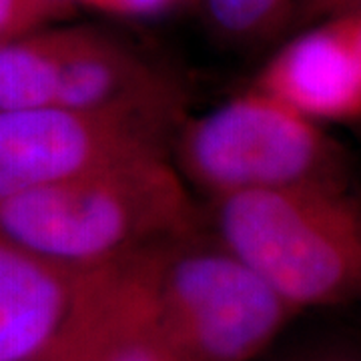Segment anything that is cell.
Listing matches in <instances>:
<instances>
[{"label":"cell","mask_w":361,"mask_h":361,"mask_svg":"<svg viewBox=\"0 0 361 361\" xmlns=\"http://www.w3.org/2000/svg\"><path fill=\"white\" fill-rule=\"evenodd\" d=\"M137 265L167 361H255L299 317L207 225Z\"/></svg>","instance_id":"3"},{"label":"cell","mask_w":361,"mask_h":361,"mask_svg":"<svg viewBox=\"0 0 361 361\" xmlns=\"http://www.w3.org/2000/svg\"><path fill=\"white\" fill-rule=\"evenodd\" d=\"M61 28L0 42V109L54 106Z\"/></svg>","instance_id":"10"},{"label":"cell","mask_w":361,"mask_h":361,"mask_svg":"<svg viewBox=\"0 0 361 361\" xmlns=\"http://www.w3.org/2000/svg\"><path fill=\"white\" fill-rule=\"evenodd\" d=\"M68 8L66 0H0V42L40 30Z\"/></svg>","instance_id":"14"},{"label":"cell","mask_w":361,"mask_h":361,"mask_svg":"<svg viewBox=\"0 0 361 361\" xmlns=\"http://www.w3.org/2000/svg\"><path fill=\"white\" fill-rule=\"evenodd\" d=\"M169 155L205 201L301 185H353L351 159L339 141L255 87L187 116Z\"/></svg>","instance_id":"4"},{"label":"cell","mask_w":361,"mask_h":361,"mask_svg":"<svg viewBox=\"0 0 361 361\" xmlns=\"http://www.w3.org/2000/svg\"><path fill=\"white\" fill-rule=\"evenodd\" d=\"M255 361H361V334L329 323L287 327Z\"/></svg>","instance_id":"11"},{"label":"cell","mask_w":361,"mask_h":361,"mask_svg":"<svg viewBox=\"0 0 361 361\" xmlns=\"http://www.w3.org/2000/svg\"><path fill=\"white\" fill-rule=\"evenodd\" d=\"M171 139L118 118L78 111L0 109V203L106 163L169 153Z\"/></svg>","instance_id":"5"},{"label":"cell","mask_w":361,"mask_h":361,"mask_svg":"<svg viewBox=\"0 0 361 361\" xmlns=\"http://www.w3.org/2000/svg\"><path fill=\"white\" fill-rule=\"evenodd\" d=\"M203 4L217 32L231 40H251L279 25L291 0H203Z\"/></svg>","instance_id":"12"},{"label":"cell","mask_w":361,"mask_h":361,"mask_svg":"<svg viewBox=\"0 0 361 361\" xmlns=\"http://www.w3.org/2000/svg\"><path fill=\"white\" fill-rule=\"evenodd\" d=\"M207 225L169 153L78 173L0 203V233L73 273L111 269Z\"/></svg>","instance_id":"1"},{"label":"cell","mask_w":361,"mask_h":361,"mask_svg":"<svg viewBox=\"0 0 361 361\" xmlns=\"http://www.w3.org/2000/svg\"><path fill=\"white\" fill-rule=\"evenodd\" d=\"M313 123L361 121V49L343 16L285 44L253 85Z\"/></svg>","instance_id":"7"},{"label":"cell","mask_w":361,"mask_h":361,"mask_svg":"<svg viewBox=\"0 0 361 361\" xmlns=\"http://www.w3.org/2000/svg\"><path fill=\"white\" fill-rule=\"evenodd\" d=\"M118 16H153L173 8L179 0H73Z\"/></svg>","instance_id":"15"},{"label":"cell","mask_w":361,"mask_h":361,"mask_svg":"<svg viewBox=\"0 0 361 361\" xmlns=\"http://www.w3.org/2000/svg\"><path fill=\"white\" fill-rule=\"evenodd\" d=\"M307 13L348 18L361 49V0H307Z\"/></svg>","instance_id":"16"},{"label":"cell","mask_w":361,"mask_h":361,"mask_svg":"<svg viewBox=\"0 0 361 361\" xmlns=\"http://www.w3.org/2000/svg\"><path fill=\"white\" fill-rule=\"evenodd\" d=\"M207 229L289 307L361 305V195L301 185L205 201Z\"/></svg>","instance_id":"2"},{"label":"cell","mask_w":361,"mask_h":361,"mask_svg":"<svg viewBox=\"0 0 361 361\" xmlns=\"http://www.w3.org/2000/svg\"><path fill=\"white\" fill-rule=\"evenodd\" d=\"M89 361H167L151 322L137 257L97 271Z\"/></svg>","instance_id":"9"},{"label":"cell","mask_w":361,"mask_h":361,"mask_svg":"<svg viewBox=\"0 0 361 361\" xmlns=\"http://www.w3.org/2000/svg\"><path fill=\"white\" fill-rule=\"evenodd\" d=\"M94 277L89 273L82 287V295L77 311L59 339L35 361H89L90 334H92V311H94Z\"/></svg>","instance_id":"13"},{"label":"cell","mask_w":361,"mask_h":361,"mask_svg":"<svg viewBox=\"0 0 361 361\" xmlns=\"http://www.w3.org/2000/svg\"><path fill=\"white\" fill-rule=\"evenodd\" d=\"M54 106L127 121L171 141L187 118L177 78L127 42L89 26L61 28Z\"/></svg>","instance_id":"6"},{"label":"cell","mask_w":361,"mask_h":361,"mask_svg":"<svg viewBox=\"0 0 361 361\" xmlns=\"http://www.w3.org/2000/svg\"><path fill=\"white\" fill-rule=\"evenodd\" d=\"M89 273H73L0 233V361H35L65 331Z\"/></svg>","instance_id":"8"}]
</instances>
